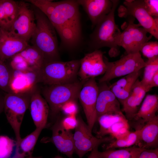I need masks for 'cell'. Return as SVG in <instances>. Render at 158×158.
Returning a JSON list of instances; mask_svg holds the SVG:
<instances>
[{"label": "cell", "instance_id": "obj_25", "mask_svg": "<svg viewBox=\"0 0 158 158\" xmlns=\"http://www.w3.org/2000/svg\"><path fill=\"white\" fill-rule=\"evenodd\" d=\"M19 54L33 71H40L46 63L42 53L33 46H29Z\"/></svg>", "mask_w": 158, "mask_h": 158}, {"label": "cell", "instance_id": "obj_20", "mask_svg": "<svg viewBox=\"0 0 158 158\" xmlns=\"http://www.w3.org/2000/svg\"><path fill=\"white\" fill-rule=\"evenodd\" d=\"M158 110V96L156 94H149L145 97L138 112L132 120L139 125L140 129L150 120L157 116Z\"/></svg>", "mask_w": 158, "mask_h": 158}, {"label": "cell", "instance_id": "obj_4", "mask_svg": "<svg viewBox=\"0 0 158 158\" xmlns=\"http://www.w3.org/2000/svg\"><path fill=\"white\" fill-rule=\"evenodd\" d=\"M80 64V60L46 63L39 71V82L51 85L76 81Z\"/></svg>", "mask_w": 158, "mask_h": 158}, {"label": "cell", "instance_id": "obj_28", "mask_svg": "<svg viewBox=\"0 0 158 158\" xmlns=\"http://www.w3.org/2000/svg\"><path fill=\"white\" fill-rule=\"evenodd\" d=\"M140 129H136L134 132H130L125 138L115 140L110 142L107 146L106 150L115 148H125L137 145L140 139Z\"/></svg>", "mask_w": 158, "mask_h": 158}, {"label": "cell", "instance_id": "obj_2", "mask_svg": "<svg viewBox=\"0 0 158 158\" xmlns=\"http://www.w3.org/2000/svg\"><path fill=\"white\" fill-rule=\"evenodd\" d=\"M37 11L34 13L35 28L31 38L32 46L42 53L46 63L59 61L56 31L47 16Z\"/></svg>", "mask_w": 158, "mask_h": 158}, {"label": "cell", "instance_id": "obj_13", "mask_svg": "<svg viewBox=\"0 0 158 158\" xmlns=\"http://www.w3.org/2000/svg\"><path fill=\"white\" fill-rule=\"evenodd\" d=\"M80 60L78 75L83 83L90 78L104 74L106 71L103 53L99 49L86 54Z\"/></svg>", "mask_w": 158, "mask_h": 158}, {"label": "cell", "instance_id": "obj_40", "mask_svg": "<svg viewBox=\"0 0 158 158\" xmlns=\"http://www.w3.org/2000/svg\"><path fill=\"white\" fill-rule=\"evenodd\" d=\"M98 147H95L91 151L87 158H100L98 154Z\"/></svg>", "mask_w": 158, "mask_h": 158}, {"label": "cell", "instance_id": "obj_38", "mask_svg": "<svg viewBox=\"0 0 158 158\" xmlns=\"http://www.w3.org/2000/svg\"><path fill=\"white\" fill-rule=\"evenodd\" d=\"M158 86V71L154 75L152 78L148 86V88L150 90L152 87Z\"/></svg>", "mask_w": 158, "mask_h": 158}, {"label": "cell", "instance_id": "obj_10", "mask_svg": "<svg viewBox=\"0 0 158 158\" xmlns=\"http://www.w3.org/2000/svg\"><path fill=\"white\" fill-rule=\"evenodd\" d=\"M77 124L73 135L75 152L79 158L101 144L114 140L111 136L98 138L93 136L87 124L81 118H77Z\"/></svg>", "mask_w": 158, "mask_h": 158}, {"label": "cell", "instance_id": "obj_8", "mask_svg": "<svg viewBox=\"0 0 158 158\" xmlns=\"http://www.w3.org/2000/svg\"><path fill=\"white\" fill-rule=\"evenodd\" d=\"M123 4L118 9L119 16L136 18L142 27L158 40V18H153L149 14L145 6L144 0H125Z\"/></svg>", "mask_w": 158, "mask_h": 158}, {"label": "cell", "instance_id": "obj_22", "mask_svg": "<svg viewBox=\"0 0 158 158\" xmlns=\"http://www.w3.org/2000/svg\"><path fill=\"white\" fill-rule=\"evenodd\" d=\"M141 73L140 70L125 75L109 86L121 104L128 97L133 85Z\"/></svg>", "mask_w": 158, "mask_h": 158}, {"label": "cell", "instance_id": "obj_6", "mask_svg": "<svg viewBox=\"0 0 158 158\" xmlns=\"http://www.w3.org/2000/svg\"><path fill=\"white\" fill-rule=\"evenodd\" d=\"M30 97V96L10 92L4 99V112L14 132L17 143L21 139L20 127L25 113L29 106Z\"/></svg>", "mask_w": 158, "mask_h": 158}, {"label": "cell", "instance_id": "obj_26", "mask_svg": "<svg viewBox=\"0 0 158 158\" xmlns=\"http://www.w3.org/2000/svg\"><path fill=\"white\" fill-rule=\"evenodd\" d=\"M144 148L133 146L118 150H106L102 152L99 151L100 158H138L141 152Z\"/></svg>", "mask_w": 158, "mask_h": 158}, {"label": "cell", "instance_id": "obj_12", "mask_svg": "<svg viewBox=\"0 0 158 158\" xmlns=\"http://www.w3.org/2000/svg\"><path fill=\"white\" fill-rule=\"evenodd\" d=\"M98 91V86L95 78H92L84 83L78 96L87 125L91 131L97 121L96 104Z\"/></svg>", "mask_w": 158, "mask_h": 158}, {"label": "cell", "instance_id": "obj_41", "mask_svg": "<svg viewBox=\"0 0 158 158\" xmlns=\"http://www.w3.org/2000/svg\"><path fill=\"white\" fill-rule=\"evenodd\" d=\"M3 102L4 100L2 101L0 100V113L4 109Z\"/></svg>", "mask_w": 158, "mask_h": 158}, {"label": "cell", "instance_id": "obj_9", "mask_svg": "<svg viewBox=\"0 0 158 158\" xmlns=\"http://www.w3.org/2000/svg\"><path fill=\"white\" fill-rule=\"evenodd\" d=\"M126 26L117 38L116 44L123 47L127 54L140 52L142 45L151 38L148 37L147 32L139 23H134V18L129 16Z\"/></svg>", "mask_w": 158, "mask_h": 158}, {"label": "cell", "instance_id": "obj_33", "mask_svg": "<svg viewBox=\"0 0 158 158\" xmlns=\"http://www.w3.org/2000/svg\"><path fill=\"white\" fill-rule=\"evenodd\" d=\"M10 65L14 70L21 71H33L19 53L11 58Z\"/></svg>", "mask_w": 158, "mask_h": 158}, {"label": "cell", "instance_id": "obj_19", "mask_svg": "<svg viewBox=\"0 0 158 158\" xmlns=\"http://www.w3.org/2000/svg\"><path fill=\"white\" fill-rule=\"evenodd\" d=\"M29 106L36 128L43 129L46 126L49 112V107L47 102L39 92H36L30 96Z\"/></svg>", "mask_w": 158, "mask_h": 158}, {"label": "cell", "instance_id": "obj_36", "mask_svg": "<svg viewBox=\"0 0 158 158\" xmlns=\"http://www.w3.org/2000/svg\"><path fill=\"white\" fill-rule=\"evenodd\" d=\"M61 110L68 116H75L78 111L75 101H70L65 103L62 106Z\"/></svg>", "mask_w": 158, "mask_h": 158}, {"label": "cell", "instance_id": "obj_37", "mask_svg": "<svg viewBox=\"0 0 158 158\" xmlns=\"http://www.w3.org/2000/svg\"><path fill=\"white\" fill-rule=\"evenodd\" d=\"M138 158H158V148L144 149L140 153Z\"/></svg>", "mask_w": 158, "mask_h": 158}, {"label": "cell", "instance_id": "obj_23", "mask_svg": "<svg viewBox=\"0 0 158 158\" xmlns=\"http://www.w3.org/2000/svg\"><path fill=\"white\" fill-rule=\"evenodd\" d=\"M106 127L105 135H109L116 139L123 138L130 132L128 121L124 115H112L107 121Z\"/></svg>", "mask_w": 158, "mask_h": 158}, {"label": "cell", "instance_id": "obj_31", "mask_svg": "<svg viewBox=\"0 0 158 158\" xmlns=\"http://www.w3.org/2000/svg\"><path fill=\"white\" fill-rule=\"evenodd\" d=\"M11 73L4 61L0 60V88L9 92H11L10 85Z\"/></svg>", "mask_w": 158, "mask_h": 158}, {"label": "cell", "instance_id": "obj_21", "mask_svg": "<svg viewBox=\"0 0 158 158\" xmlns=\"http://www.w3.org/2000/svg\"><path fill=\"white\" fill-rule=\"evenodd\" d=\"M140 129L137 146L146 149H154L158 145V116L147 122Z\"/></svg>", "mask_w": 158, "mask_h": 158}, {"label": "cell", "instance_id": "obj_30", "mask_svg": "<svg viewBox=\"0 0 158 158\" xmlns=\"http://www.w3.org/2000/svg\"><path fill=\"white\" fill-rule=\"evenodd\" d=\"M16 141L7 136H0V158H11L14 154Z\"/></svg>", "mask_w": 158, "mask_h": 158}, {"label": "cell", "instance_id": "obj_11", "mask_svg": "<svg viewBox=\"0 0 158 158\" xmlns=\"http://www.w3.org/2000/svg\"><path fill=\"white\" fill-rule=\"evenodd\" d=\"M18 6L16 18L8 31L12 36L28 42L35 28V14L25 2L18 3Z\"/></svg>", "mask_w": 158, "mask_h": 158}, {"label": "cell", "instance_id": "obj_5", "mask_svg": "<svg viewBox=\"0 0 158 158\" xmlns=\"http://www.w3.org/2000/svg\"><path fill=\"white\" fill-rule=\"evenodd\" d=\"M84 83L76 81L64 83L48 85L43 91L53 115H56L62 106L70 101H76Z\"/></svg>", "mask_w": 158, "mask_h": 158}, {"label": "cell", "instance_id": "obj_7", "mask_svg": "<svg viewBox=\"0 0 158 158\" xmlns=\"http://www.w3.org/2000/svg\"><path fill=\"white\" fill-rule=\"evenodd\" d=\"M104 59L106 71L99 79V83H107L114 78L138 71L146 65L140 52L127 54L113 62L109 61L104 57Z\"/></svg>", "mask_w": 158, "mask_h": 158}, {"label": "cell", "instance_id": "obj_24", "mask_svg": "<svg viewBox=\"0 0 158 158\" xmlns=\"http://www.w3.org/2000/svg\"><path fill=\"white\" fill-rule=\"evenodd\" d=\"M18 3L11 0H0V28L8 31L17 16Z\"/></svg>", "mask_w": 158, "mask_h": 158}, {"label": "cell", "instance_id": "obj_34", "mask_svg": "<svg viewBox=\"0 0 158 158\" xmlns=\"http://www.w3.org/2000/svg\"><path fill=\"white\" fill-rule=\"evenodd\" d=\"M145 6L149 14L153 18H158V0H144Z\"/></svg>", "mask_w": 158, "mask_h": 158}, {"label": "cell", "instance_id": "obj_15", "mask_svg": "<svg viewBox=\"0 0 158 158\" xmlns=\"http://www.w3.org/2000/svg\"><path fill=\"white\" fill-rule=\"evenodd\" d=\"M28 42L0 28V60L4 61L28 47Z\"/></svg>", "mask_w": 158, "mask_h": 158}, {"label": "cell", "instance_id": "obj_3", "mask_svg": "<svg viewBox=\"0 0 158 158\" xmlns=\"http://www.w3.org/2000/svg\"><path fill=\"white\" fill-rule=\"evenodd\" d=\"M112 1L111 11L97 24L90 35L88 46L94 50L104 47H109L110 56H115L119 53L116 42L121 32L115 23L114 13L119 1Z\"/></svg>", "mask_w": 158, "mask_h": 158}, {"label": "cell", "instance_id": "obj_27", "mask_svg": "<svg viewBox=\"0 0 158 158\" xmlns=\"http://www.w3.org/2000/svg\"><path fill=\"white\" fill-rule=\"evenodd\" d=\"M42 128H36L30 134L23 138L17 144L20 152L27 156H32V153Z\"/></svg>", "mask_w": 158, "mask_h": 158}, {"label": "cell", "instance_id": "obj_35", "mask_svg": "<svg viewBox=\"0 0 158 158\" xmlns=\"http://www.w3.org/2000/svg\"><path fill=\"white\" fill-rule=\"evenodd\" d=\"M60 123L64 128L70 130L75 128L77 124V120L75 116H68L65 118Z\"/></svg>", "mask_w": 158, "mask_h": 158}, {"label": "cell", "instance_id": "obj_42", "mask_svg": "<svg viewBox=\"0 0 158 158\" xmlns=\"http://www.w3.org/2000/svg\"><path fill=\"white\" fill-rule=\"evenodd\" d=\"M54 158H63L62 157H60V156H57L56 157H55Z\"/></svg>", "mask_w": 158, "mask_h": 158}, {"label": "cell", "instance_id": "obj_39", "mask_svg": "<svg viewBox=\"0 0 158 158\" xmlns=\"http://www.w3.org/2000/svg\"><path fill=\"white\" fill-rule=\"evenodd\" d=\"M11 158H39L33 157L32 156H27L20 152L17 145L16 152L14 154Z\"/></svg>", "mask_w": 158, "mask_h": 158}, {"label": "cell", "instance_id": "obj_18", "mask_svg": "<svg viewBox=\"0 0 158 158\" xmlns=\"http://www.w3.org/2000/svg\"><path fill=\"white\" fill-rule=\"evenodd\" d=\"M73 135L57 122L52 129L51 140L57 148L69 158H73L75 152Z\"/></svg>", "mask_w": 158, "mask_h": 158}, {"label": "cell", "instance_id": "obj_16", "mask_svg": "<svg viewBox=\"0 0 158 158\" xmlns=\"http://www.w3.org/2000/svg\"><path fill=\"white\" fill-rule=\"evenodd\" d=\"M87 14L94 28L111 11L113 6L112 0H78Z\"/></svg>", "mask_w": 158, "mask_h": 158}, {"label": "cell", "instance_id": "obj_14", "mask_svg": "<svg viewBox=\"0 0 158 158\" xmlns=\"http://www.w3.org/2000/svg\"><path fill=\"white\" fill-rule=\"evenodd\" d=\"M96 104L97 118L107 114L123 115L121 109L120 103L110 89L106 82L99 83Z\"/></svg>", "mask_w": 158, "mask_h": 158}, {"label": "cell", "instance_id": "obj_1", "mask_svg": "<svg viewBox=\"0 0 158 158\" xmlns=\"http://www.w3.org/2000/svg\"><path fill=\"white\" fill-rule=\"evenodd\" d=\"M79 6L77 0L57 1L47 17L58 34L62 46L69 49L77 48L82 41Z\"/></svg>", "mask_w": 158, "mask_h": 158}, {"label": "cell", "instance_id": "obj_32", "mask_svg": "<svg viewBox=\"0 0 158 158\" xmlns=\"http://www.w3.org/2000/svg\"><path fill=\"white\" fill-rule=\"evenodd\" d=\"M140 51L148 59L158 57V42L151 41L145 42L142 46Z\"/></svg>", "mask_w": 158, "mask_h": 158}, {"label": "cell", "instance_id": "obj_17", "mask_svg": "<svg viewBox=\"0 0 158 158\" xmlns=\"http://www.w3.org/2000/svg\"><path fill=\"white\" fill-rule=\"evenodd\" d=\"M147 92L138 79L133 85L128 97L121 104L122 111L128 121L132 120L138 112Z\"/></svg>", "mask_w": 158, "mask_h": 158}, {"label": "cell", "instance_id": "obj_29", "mask_svg": "<svg viewBox=\"0 0 158 158\" xmlns=\"http://www.w3.org/2000/svg\"><path fill=\"white\" fill-rule=\"evenodd\" d=\"M145 62L143 76L140 82L148 92L150 91L148 88L149 84L154 74L158 71V56L149 59Z\"/></svg>", "mask_w": 158, "mask_h": 158}]
</instances>
